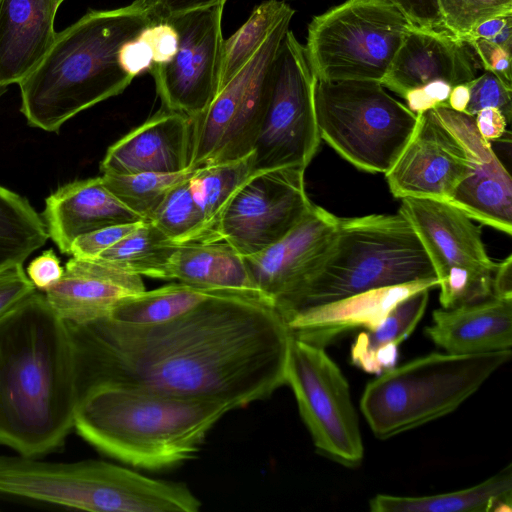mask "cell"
I'll return each instance as SVG.
<instances>
[{"label":"cell","mask_w":512,"mask_h":512,"mask_svg":"<svg viewBox=\"0 0 512 512\" xmlns=\"http://www.w3.org/2000/svg\"><path fill=\"white\" fill-rule=\"evenodd\" d=\"M442 29L464 40L482 22L512 13V0H437Z\"/></svg>","instance_id":"obj_36"},{"label":"cell","mask_w":512,"mask_h":512,"mask_svg":"<svg viewBox=\"0 0 512 512\" xmlns=\"http://www.w3.org/2000/svg\"><path fill=\"white\" fill-rule=\"evenodd\" d=\"M63 273L64 267L61 266L60 259L53 249L46 250L33 259L27 268L29 279L42 292L56 284Z\"/></svg>","instance_id":"obj_43"},{"label":"cell","mask_w":512,"mask_h":512,"mask_svg":"<svg viewBox=\"0 0 512 512\" xmlns=\"http://www.w3.org/2000/svg\"><path fill=\"white\" fill-rule=\"evenodd\" d=\"M142 221L104 227L78 236L71 245L70 255L82 259H94L125 236Z\"/></svg>","instance_id":"obj_38"},{"label":"cell","mask_w":512,"mask_h":512,"mask_svg":"<svg viewBox=\"0 0 512 512\" xmlns=\"http://www.w3.org/2000/svg\"><path fill=\"white\" fill-rule=\"evenodd\" d=\"M415 26L441 29L442 20L437 0H389Z\"/></svg>","instance_id":"obj_44"},{"label":"cell","mask_w":512,"mask_h":512,"mask_svg":"<svg viewBox=\"0 0 512 512\" xmlns=\"http://www.w3.org/2000/svg\"><path fill=\"white\" fill-rule=\"evenodd\" d=\"M47 233L60 252L70 255L72 242L83 234L142 220L105 186L102 177L61 186L45 200L42 214Z\"/></svg>","instance_id":"obj_22"},{"label":"cell","mask_w":512,"mask_h":512,"mask_svg":"<svg viewBox=\"0 0 512 512\" xmlns=\"http://www.w3.org/2000/svg\"><path fill=\"white\" fill-rule=\"evenodd\" d=\"M253 152L232 161L196 169L189 182L201 212L205 241L218 239L221 217L239 187L254 173Z\"/></svg>","instance_id":"obj_29"},{"label":"cell","mask_w":512,"mask_h":512,"mask_svg":"<svg viewBox=\"0 0 512 512\" xmlns=\"http://www.w3.org/2000/svg\"><path fill=\"white\" fill-rule=\"evenodd\" d=\"M474 121L479 134L491 142L502 137L509 123L504 114L497 108H484L475 116Z\"/></svg>","instance_id":"obj_48"},{"label":"cell","mask_w":512,"mask_h":512,"mask_svg":"<svg viewBox=\"0 0 512 512\" xmlns=\"http://www.w3.org/2000/svg\"><path fill=\"white\" fill-rule=\"evenodd\" d=\"M167 280L269 302L251 277L244 256L224 240L178 245L168 265Z\"/></svg>","instance_id":"obj_26"},{"label":"cell","mask_w":512,"mask_h":512,"mask_svg":"<svg viewBox=\"0 0 512 512\" xmlns=\"http://www.w3.org/2000/svg\"><path fill=\"white\" fill-rule=\"evenodd\" d=\"M35 292L23 263L0 268V319Z\"/></svg>","instance_id":"obj_39"},{"label":"cell","mask_w":512,"mask_h":512,"mask_svg":"<svg viewBox=\"0 0 512 512\" xmlns=\"http://www.w3.org/2000/svg\"><path fill=\"white\" fill-rule=\"evenodd\" d=\"M464 41L473 49L481 68L512 84L511 50L482 39L468 38Z\"/></svg>","instance_id":"obj_41"},{"label":"cell","mask_w":512,"mask_h":512,"mask_svg":"<svg viewBox=\"0 0 512 512\" xmlns=\"http://www.w3.org/2000/svg\"><path fill=\"white\" fill-rule=\"evenodd\" d=\"M314 110L321 140L370 173L389 171L418 118L380 82L367 80H317Z\"/></svg>","instance_id":"obj_8"},{"label":"cell","mask_w":512,"mask_h":512,"mask_svg":"<svg viewBox=\"0 0 512 512\" xmlns=\"http://www.w3.org/2000/svg\"><path fill=\"white\" fill-rule=\"evenodd\" d=\"M192 119L160 109L111 145L101 164L103 174H171L189 170Z\"/></svg>","instance_id":"obj_20"},{"label":"cell","mask_w":512,"mask_h":512,"mask_svg":"<svg viewBox=\"0 0 512 512\" xmlns=\"http://www.w3.org/2000/svg\"><path fill=\"white\" fill-rule=\"evenodd\" d=\"M305 170L290 166L253 173L227 205L218 239L249 256L285 237L314 206L306 193Z\"/></svg>","instance_id":"obj_14"},{"label":"cell","mask_w":512,"mask_h":512,"mask_svg":"<svg viewBox=\"0 0 512 512\" xmlns=\"http://www.w3.org/2000/svg\"><path fill=\"white\" fill-rule=\"evenodd\" d=\"M0 495L94 512H197L182 482L150 478L102 460L47 462L0 455Z\"/></svg>","instance_id":"obj_5"},{"label":"cell","mask_w":512,"mask_h":512,"mask_svg":"<svg viewBox=\"0 0 512 512\" xmlns=\"http://www.w3.org/2000/svg\"><path fill=\"white\" fill-rule=\"evenodd\" d=\"M78 402L68 325L36 291L0 319V444L31 458L57 450Z\"/></svg>","instance_id":"obj_2"},{"label":"cell","mask_w":512,"mask_h":512,"mask_svg":"<svg viewBox=\"0 0 512 512\" xmlns=\"http://www.w3.org/2000/svg\"><path fill=\"white\" fill-rule=\"evenodd\" d=\"M437 279L429 257L405 216L339 218L332 242L296 296L295 313L362 292Z\"/></svg>","instance_id":"obj_6"},{"label":"cell","mask_w":512,"mask_h":512,"mask_svg":"<svg viewBox=\"0 0 512 512\" xmlns=\"http://www.w3.org/2000/svg\"><path fill=\"white\" fill-rule=\"evenodd\" d=\"M441 121L463 145L470 164L468 176L449 203L472 220L512 234V179L489 141L479 134L474 117L448 107H436Z\"/></svg>","instance_id":"obj_18"},{"label":"cell","mask_w":512,"mask_h":512,"mask_svg":"<svg viewBox=\"0 0 512 512\" xmlns=\"http://www.w3.org/2000/svg\"><path fill=\"white\" fill-rule=\"evenodd\" d=\"M178 244L149 221L94 258L139 276L167 280L168 265Z\"/></svg>","instance_id":"obj_31"},{"label":"cell","mask_w":512,"mask_h":512,"mask_svg":"<svg viewBox=\"0 0 512 512\" xmlns=\"http://www.w3.org/2000/svg\"><path fill=\"white\" fill-rule=\"evenodd\" d=\"M452 88L445 81H433L408 91L403 99L412 112L420 114L436 107H447Z\"/></svg>","instance_id":"obj_42"},{"label":"cell","mask_w":512,"mask_h":512,"mask_svg":"<svg viewBox=\"0 0 512 512\" xmlns=\"http://www.w3.org/2000/svg\"><path fill=\"white\" fill-rule=\"evenodd\" d=\"M286 384L316 450L343 466L360 465L364 445L349 383L325 347L292 334Z\"/></svg>","instance_id":"obj_12"},{"label":"cell","mask_w":512,"mask_h":512,"mask_svg":"<svg viewBox=\"0 0 512 512\" xmlns=\"http://www.w3.org/2000/svg\"><path fill=\"white\" fill-rule=\"evenodd\" d=\"M437 286L432 279L374 289L303 309L286 322L295 337L325 347L345 331L375 328L401 300Z\"/></svg>","instance_id":"obj_23"},{"label":"cell","mask_w":512,"mask_h":512,"mask_svg":"<svg viewBox=\"0 0 512 512\" xmlns=\"http://www.w3.org/2000/svg\"><path fill=\"white\" fill-rule=\"evenodd\" d=\"M511 353H430L394 366L366 385L361 412L380 439L417 428L456 410Z\"/></svg>","instance_id":"obj_7"},{"label":"cell","mask_w":512,"mask_h":512,"mask_svg":"<svg viewBox=\"0 0 512 512\" xmlns=\"http://www.w3.org/2000/svg\"><path fill=\"white\" fill-rule=\"evenodd\" d=\"M223 7L199 8L161 19L178 33L175 56L149 70L164 109L194 119L214 98L221 75Z\"/></svg>","instance_id":"obj_15"},{"label":"cell","mask_w":512,"mask_h":512,"mask_svg":"<svg viewBox=\"0 0 512 512\" xmlns=\"http://www.w3.org/2000/svg\"><path fill=\"white\" fill-rule=\"evenodd\" d=\"M294 11L285 1L266 0L257 5L247 21L223 42L219 87L253 56L273 28Z\"/></svg>","instance_id":"obj_33"},{"label":"cell","mask_w":512,"mask_h":512,"mask_svg":"<svg viewBox=\"0 0 512 512\" xmlns=\"http://www.w3.org/2000/svg\"><path fill=\"white\" fill-rule=\"evenodd\" d=\"M468 84L470 99L464 113L474 117L484 108H497L510 122L512 115V84L505 82L490 71H485Z\"/></svg>","instance_id":"obj_37"},{"label":"cell","mask_w":512,"mask_h":512,"mask_svg":"<svg viewBox=\"0 0 512 512\" xmlns=\"http://www.w3.org/2000/svg\"><path fill=\"white\" fill-rule=\"evenodd\" d=\"M470 99V88L468 83L454 86L450 92L447 107L457 111L465 112Z\"/></svg>","instance_id":"obj_50"},{"label":"cell","mask_w":512,"mask_h":512,"mask_svg":"<svg viewBox=\"0 0 512 512\" xmlns=\"http://www.w3.org/2000/svg\"><path fill=\"white\" fill-rule=\"evenodd\" d=\"M482 39L508 50L512 48V13L490 18L476 26L464 39Z\"/></svg>","instance_id":"obj_46"},{"label":"cell","mask_w":512,"mask_h":512,"mask_svg":"<svg viewBox=\"0 0 512 512\" xmlns=\"http://www.w3.org/2000/svg\"><path fill=\"white\" fill-rule=\"evenodd\" d=\"M54 0H0V87L19 84L52 46Z\"/></svg>","instance_id":"obj_24"},{"label":"cell","mask_w":512,"mask_h":512,"mask_svg":"<svg viewBox=\"0 0 512 512\" xmlns=\"http://www.w3.org/2000/svg\"><path fill=\"white\" fill-rule=\"evenodd\" d=\"M66 323L79 399L96 386L123 385L225 402L235 410L286 384L292 332L265 300L219 293L161 324L109 317Z\"/></svg>","instance_id":"obj_1"},{"label":"cell","mask_w":512,"mask_h":512,"mask_svg":"<svg viewBox=\"0 0 512 512\" xmlns=\"http://www.w3.org/2000/svg\"><path fill=\"white\" fill-rule=\"evenodd\" d=\"M316 82L304 46L289 29L275 60L269 104L252 151L254 173L309 165L321 142L314 110Z\"/></svg>","instance_id":"obj_13"},{"label":"cell","mask_w":512,"mask_h":512,"mask_svg":"<svg viewBox=\"0 0 512 512\" xmlns=\"http://www.w3.org/2000/svg\"><path fill=\"white\" fill-rule=\"evenodd\" d=\"M481 68L471 46L444 29L413 26L404 36L381 81L404 98L412 89L433 81L451 86L471 82Z\"/></svg>","instance_id":"obj_19"},{"label":"cell","mask_w":512,"mask_h":512,"mask_svg":"<svg viewBox=\"0 0 512 512\" xmlns=\"http://www.w3.org/2000/svg\"><path fill=\"white\" fill-rule=\"evenodd\" d=\"M415 129L385 174L396 198H423L449 202L468 176L470 164L458 138L434 109L417 114Z\"/></svg>","instance_id":"obj_16"},{"label":"cell","mask_w":512,"mask_h":512,"mask_svg":"<svg viewBox=\"0 0 512 512\" xmlns=\"http://www.w3.org/2000/svg\"><path fill=\"white\" fill-rule=\"evenodd\" d=\"M294 13L278 22L253 56L218 88L208 107L192 119L189 170L252 153L270 100L275 60Z\"/></svg>","instance_id":"obj_10"},{"label":"cell","mask_w":512,"mask_h":512,"mask_svg":"<svg viewBox=\"0 0 512 512\" xmlns=\"http://www.w3.org/2000/svg\"><path fill=\"white\" fill-rule=\"evenodd\" d=\"M229 403L157 390L100 385L79 399L74 428L99 452L135 468L163 470L196 456Z\"/></svg>","instance_id":"obj_4"},{"label":"cell","mask_w":512,"mask_h":512,"mask_svg":"<svg viewBox=\"0 0 512 512\" xmlns=\"http://www.w3.org/2000/svg\"><path fill=\"white\" fill-rule=\"evenodd\" d=\"M7 90H8V88L0 87V97L3 96Z\"/></svg>","instance_id":"obj_51"},{"label":"cell","mask_w":512,"mask_h":512,"mask_svg":"<svg viewBox=\"0 0 512 512\" xmlns=\"http://www.w3.org/2000/svg\"><path fill=\"white\" fill-rule=\"evenodd\" d=\"M119 63L126 73L135 77L149 71L152 67V50L148 43L138 35L121 46L119 50Z\"/></svg>","instance_id":"obj_45"},{"label":"cell","mask_w":512,"mask_h":512,"mask_svg":"<svg viewBox=\"0 0 512 512\" xmlns=\"http://www.w3.org/2000/svg\"><path fill=\"white\" fill-rule=\"evenodd\" d=\"M492 297L512 299V255L498 263L492 282Z\"/></svg>","instance_id":"obj_49"},{"label":"cell","mask_w":512,"mask_h":512,"mask_svg":"<svg viewBox=\"0 0 512 512\" xmlns=\"http://www.w3.org/2000/svg\"><path fill=\"white\" fill-rule=\"evenodd\" d=\"M219 293L226 292L173 283L122 299L107 317L131 325L161 324L186 314Z\"/></svg>","instance_id":"obj_30"},{"label":"cell","mask_w":512,"mask_h":512,"mask_svg":"<svg viewBox=\"0 0 512 512\" xmlns=\"http://www.w3.org/2000/svg\"><path fill=\"white\" fill-rule=\"evenodd\" d=\"M413 26L389 0H346L309 23V66L318 81L381 83Z\"/></svg>","instance_id":"obj_9"},{"label":"cell","mask_w":512,"mask_h":512,"mask_svg":"<svg viewBox=\"0 0 512 512\" xmlns=\"http://www.w3.org/2000/svg\"><path fill=\"white\" fill-rule=\"evenodd\" d=\"M227 0H146L154 21L183 12L225 4Z\"/></svg>","instance_id":"obj_47"},{"label":"cell","mask_w":512,"mask_h":512,"mask_svg":"<svg viewBox=\"0 0 512 512\" xmlns=\"http://www.w3.org/2000/svg\"><path fill=\"white\" fill-rule=\"evenodd\" d=\"M139 37L150 46L153 65L169 62L178 50V33L174 26L166 20L154 21L142 30Z\"/></svg>","instance_id":"obj_40"},{"label":"cell","mask_w":512,"mask_h":512,"mask_svg":"<svg viewBox=\"0 0 512 512\" xmlns=\"http://www.w3.org/2000/svg\"><path fill=\"white\" fill-rule=\"evenodd\" d=\"M144 290L139 275L95 259L72 257L61 279L44 294L64 321L84 324L107 317L119 301Z\"/></svg>","instance_id":"obj_21"},{"label":"cell","mask_w":512,"mask_h":512,"mask_svg":"<svg viewBox=\"0 0 512 512\" xmlns=\"http://www.w3.org/2000/svg\"><path fill=\"white\" fill-rule=\"evenodd\" d=\"M49 235L25 197L0 185V268L23 263Z\"/></svg>","instance_id":"obj_32"},{"label":"cell","mask_w":512,"mask_h":512,"mask_svg":"<svg viewBox=\"0 0 512 512\" xmlns=\"http://www.w3.org/2000/svg\"><path fill=\"white\" fill-rule=\"evenodd\" d=\"M190 178L176 185L148 220L178 245L205 241L204 221L191 191Z\"/></svg>","instance_id":"obj_35"},{"label":"cell","mask_w":512,"mask_h":512,"mask_svg":"<svg viewBox=\"0 0 512 512\" xmlns=\"http://www.w3.org/2000/svg\"><path fill=\"white\" fill-rule=\"evenodd\" d=\"M338 220L314 204L281 240L259 253L244 256L255 284L285 320L299 291L329 248Z\"/></svg>","instance_id":"obj_17"},{"label":"cell","mask_w":512,"mask_h":512,"mask_svg":"<svg viewBox=\"0 0 512 512\" xmlns=\"http://www.w3.org/2000/svg\"><path fill=\"white\" fill-rule=\"evenodd\" d=\"M195 170L179 173H137L128 175L103 174L107 189L129 210L148 221L168 193L189 179Z\"/></svg>","instance_id":"obj_34"},{"label":"cell","mask_w":512,"mask_h":512,"mask_svg":"<svg viewBox=\"0 0 512 512\" xmlns=\"http://www.w3.org/2000/svg\"><path fill=\"white\" fill-rule=\"evenodd\" d=\"M429 290L417 291L401 300L378 326L361 332L351 348V362L373 374L394 367L398 346L411 335L425 313Z\"/></svg>","instance_id":"obj_28"},{"label":"cell","mask_w":512,"mask_h":512,"mask_svg":"<svg viewBox=\"0 0 512 512\" xmlns=\"http://www.w3.org/2000/svg\"><path fill=\"white\" fill-rule=\"evenodd\" d=\"M146 0L89 10L58 32L37 67L20 83L21 112L48 132L79 112L122 93L134 79L119 63L121 46L152 24Z\"/></svg>","instance_id":"obj_3"},{"label":"cell","mask_w":512,"mask_h":512,"mask_svg":"<svg viewBox=\"0 0 512 512\" xmlns=\"http://www.w3.org/2000/svg\"><path fill=\"white\" fill-rule=\"evenodd\" d=\"M425 334L450 354L511 349L512 299L490 297L456 308L436 309Z\"/></svg>","instance_id":"obj_25"},{"label":"cell","mask_w":512,"mask_h":512,"mask_svg":"<svg viewBox=\"0 0 512 512\" xmlns=\"http://www.w3.org/2000/svg\"><path fill=\"white\" fill-rule=\"evenodd\" d=\"M401 201L399 212L411 223L433 266L442 308L492 297L498 263L489 257L480 227L446 201L412 197Z\"/></svg>","instance_id":"obj_11"},{"label":"cell","mask_w":512,"mask_h":512,"mask_svg":"<svg viewBox=\"0 0 512 512\" xmlns=\"http://www.w3.org/2000/svg\"><path fill=\"white\" fill-rule=\"evenodd\" d=\"M64 0H54V3L56 4V6L59 8V6L62 4Z\"/></svg>","instance_id":"obj_52"},{"label":"cell","mask_w":512,"mask_h":512,"mask_svg":"<svg viewBox=\"0 0 512 512\" xmlns=\"http://www.w3.org/2000/svg\"><path fill=\"white\" fill-rule=\"evenodd\" d=\"M511 464L469 488L427 496L377 494L369 501L373 512H484L511 510Z\"/></svg>","instance_id":"obj_27"}]
</instances>
